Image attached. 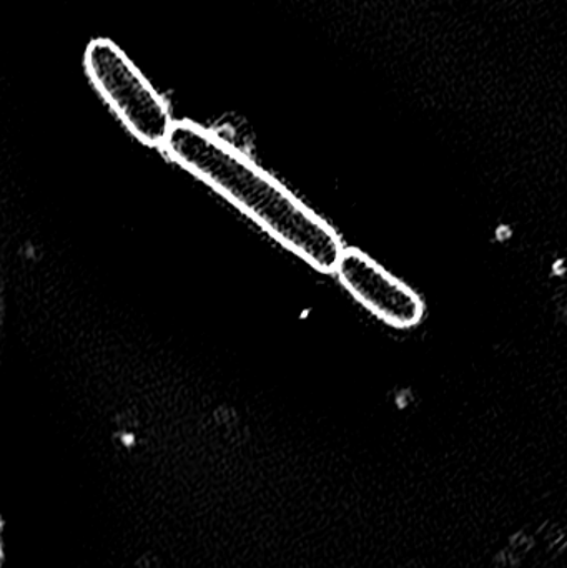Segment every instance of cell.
<instances>
[{
	"label": "cell",
	"instance_id": "cell-1",
	"mask_svg": "<svg viewBox=\"0 0 567 568\" xmlns=\"http://www.w3.org/2000/svg\"><path fill=\"white\" fill-rule=\"evenodd\" d=\"M163 152L293 255L318 272L335 273L346 248L338 233L242 150L205 126L182 120L173 123Z\"/></svg>",
	"mask_w": 567,
	"mask_h": 568
},
{
	"label": "cell",
	"instance_id": "cell-2",
	"mask_svg": "<svg viewBox=\"0 0 567 568\" xmlns=\"http://www.w3.org/2000/svg\"><path fill=\"white\" fill-rule=\"evenodd\" d=\"M85 72L107 105L143 145L162 149L173 126L169 106L139 67L109 39L89 43Z\"/></svg>",
	"mask_w": 567,
	"mask_h": 568
},
{
	"label": "cell",
	"instance_id": "cell-3",
	"mask_svg": "<svg viewBox=\"0 0 567 568\" xmlns=\"http://www.w3.org/2000/svg\"><path fill=\"white\" fill-rule=\"evenodd\" d=\"M335 273L345 290L388 326L412 329L425 317L423 297L362 250H343Z\"/></svg>",
	"mask_w": 567,
	"mask_h": 568
},
{
	"label": "cell",
	"instance_id": "cell-4",
	"mask_svg": "<svg viewBox=\"0 0 567 568\" xmlns=\"http://www.w3.org/2000/svg\"><path fill=\"white\" fill-rule=\"evenodd\" d=\"M509 547L522 556V554L529 552V550L535 547V539L528 536V534L523 532V530H519V532L513 534V536L509 537Z\"/></svg>",
	"mask_w": 567,
	"mask_h": 568
},
{
	"label": "cell",
	"instance_id": "cell-5",
	"mask_svg": "<svg viewBox=\"0 0 567 568\" xmlns=\"http://www.w3.org/2000/svg\"><path fill=\"white\" fill-rule=\"evenodd\" d=\"M495 564L499 566V568H516L522 564V556L515 552L512 547H508V549L502 550V552L495 557Z\"/></svg>",
	"mask_w": 567,
	"mask_h": 568
}]
</instances>
